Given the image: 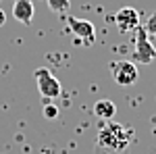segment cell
I'll return each mask as SVG.
<instances>
[{"instance_id":"277c9868","label":"cell","mask_w":156,"mask_h":154,"mask_svg":"<svg viewBox=\"0 0 156 154\" xmlns=\"http://www.w3.org/2000/svg\"><path fill=\"white\" fill-rule=\"evenodd\" d=\"M110 75H112L115 83L121 85V88L133 85V83L137 81V77H140L137 67L131 60H117V63H112L110 65Z\"/></svg>"},{"instance_id":"52a82bcc","label":"cell","mask_w":156,"mask_h":154,"mask_svg":"<svg viewBox=\"0 0 156 154\" xmlns=\"http://www.w3.org/2000/svg\"><path fill=\"white\" fill-rule=\"evenodd\" d=\"M34 15H36V9H34V2L31 0H15V4H12V17L19 23L31 25Z\"/></svg>"},{"instance_id":"7c38bea8","label":"cell","mask_w":156,"mask_h":154,"mask_svg":"<svg viewBox=\"0 0 156 154\" xmlns=\"http://www.w3.org/2000/svg\"><path fill=\"white\" fill-rule=\"evenodd\" d=\"M4 23H6V13H4L2 9H0V27H2Z\"/></svg>"},{"instance_id":"7a4b0ae2","label":"cell","mask_w":156,"mask_h":154,"mask_svg":"<svg viewBox=\"0 0 156 154\" xmlns=\"http://www.w3.org/2000/svg\"><path fill=\"white\" fill-rule=\"evenodd\" d=\"M34 79H36V83H37V92H40V96L44 98V104L50 102V100H54V98H58V96L62 94V85H60V81L50 73V69H46V67L36 69V71H34Z\"/></svg>"},{"instance_id":"30bf717a","label":"cell","mask_w":156,"mask_h":154,"mask_svg":"<svg viewBox=\"0 0 156 154\" xmlns=\"http://www.w3.org/2000/svg\"><path fill=\"white\" fill-rule=\"evenodd\" d=\"M144 29H146V34H148L150 38H156V13L148 17V21H146Z\"/></svg>"},{"instance_id":"9c48e42d","label":"cell","mask_w":156,"mask_h":154,"mask_svg":"<svg viewBox=\"0 0 156 154\" xmlns=\"http://www.w3.org/2000/svg\"><path fill=\"white\" fill-rule=\"evenodd\" d=\"M46 4H48L50 11H54V13H67L71 2L69 0H46Z\"/></svg>"},{"instance_id":"3957f363","label":"cell","mask_w":156,"mask_h":154,"mask_svg":"<svg viewBox=\"0 0 156 154\" xmlns=\"http://www.w3.org/2000/svg\"><path fill=\"white\" fill-rule=\"evenodd\" d=\"M156 59V46L150 42V36L146 34L144 25H140L135 29V52H133L131 63H140V65H150Z\"/></svg>"},{"instance_id":"8992f818","label":"cell","mask_w":156,"mask_h":154,"mask_svg":"<svg viewBox=\"0 0 156 154\" xmlns=\"http://www.w3.org/2000/svg\"><path fill=\"white\" fill-rule=\"evenodd\" d=\"M140 19H142V17H140V11L133 9V6H125V9H121V11L115 15V23L119 27V31H123V34L135 31V29L142 25Z\"/></svg>"},{"instance_id":"5b68a950","label":"cell","mask_w":156,"mask_h":154,"mask_svg":"<svg viewBox=\"0 0 156 154\" xmlns=\"http://www.w3.org/2000/svg\"><path fill=\"white\" fill-rule=\"evenodd\" d=\"M67 25H69V29H71L73 34L77 36L79 42H83V44H87V46L96 42V27H94V23L69 15V17H67Z\"/></svg>"},{"instance_id":"8fae6325","label":"cell","mask_w":156,"mask_h":154,"mask_svg":"<svg viewBox=\"0 0 156 154\" xmlns=\"http://www.w3.org/2000/svg\"><path fill=\"white\" fill-rule=\"evenodd\" d=\"M56 117H58V108L54 106L52 102H46L44 104V119H50L52 121V119H56Z\"/></svg>"},{"instance_id":"6da1fadb","label":"cell","mask_w":156,"mask_h":154,"mask_svg":"<svg viewBox=\"0 0 156 154\" xmlns=\"http://www.w3.org/2000/svg\"><path fill=\"white\" fill-rule=\"evenodd\" d=\"M133 142V131L115 121H102L98 127V144L96 150H104L106 154H125Z\"/></svg>"},{"instance_id":"ba28073f","label":"cell","mask_w":156,"mask_h":154,"mask_svg":"<svg viewBox=\"0 0 156 154\" xmlns=\"http://www.w3.org/2000/svg\"><path fill=\"white\" fill-rule=\"evenodd\" d=\"M94 115H96L100 121H112V117L117 115V106H115V102L108 100V98L96 100V104H94Z\"/></svg>"}]
</instances>
